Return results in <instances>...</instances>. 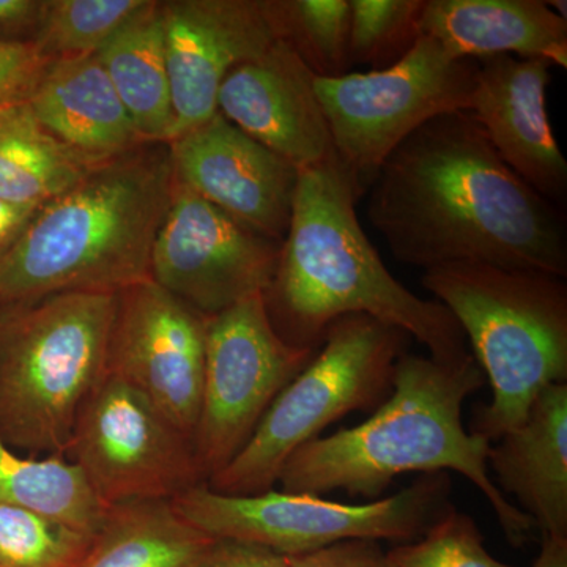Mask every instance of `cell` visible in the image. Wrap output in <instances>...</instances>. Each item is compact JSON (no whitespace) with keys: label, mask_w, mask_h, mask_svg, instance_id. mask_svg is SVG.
Segmentation results:
<instances>
[{"label":"cell","mask_w":567,"mask_h":567,"mask_svg":"<svg viewBox=\"0 0 567 567\" xmlns=\"http://www.w3.org/2000/svg\"><path fill=\"white\" fill-rule=\"evenodd\" d=\"M368 216L399 262L484 264L567 276L565 210L492 147L466 111L432 118L380 167Z\"/></svg>","instance_id":"1"},{"label":"cell","mask_w":567,"mask_h":567,"mask_svg":"<svg viewBox=\"0 0 567 567\" xmlns=\"http://www.w3.org/2000/svg\"><path fill=\"white\" fill-rule=\"evenodd\" d=\"M486 383L473 353L457 363L404 353L393 391L371 417L295 451L278 483L287 494L322 496L344 491L377 498L404 473L457 472L480 488L507 543L524 547L535 524L488 476L492 443L466 431L462 409Z\"/></svg>","instance_id":"2"},{"label":"cell","mask_w":567,"mask_h":567,"mask_svg":"<svg viewBox=\"0 0 567 567\" xmlns=\"http://www.w3.org/2000/svg\"><path fill=\"white\" fill-rule=\"evenodd\" d=\"M357 204L338 156L300 171L278 270L264 293L275 330L287 344L319 350L336 320L368 316L415 338L432 360H465L461 324L388 271L358 221Z\"/></svg>","instance_id":"3"},{"label":"cell","mask_w":567,"mask_h":567,"mask_svg":"<svg viewBox=\"0 0 567 567\" xmlns=\"http://www.w3.org/2000/svg\"><path fill=\"white\" fill-rule=\"evenodd\" d=\"M174 185L166 142H147L93 166L41 205L0 260V308L55 293H121L151 279L152 249Z\"/></svg>","instance_id":"4"},{"label":"cell","mask_w":567,"mask_h":567,"mask_svg":"<svg viewBox=\"0 0 567 567\" xmlns=\"http://www.w3.org/2000/svg\"><path fill=\"white\" fill-rule=\"evenodd\" d=\"M424 289L450 309L492 388L470 432L494 443L524 423L537 395L567 380L566 279L484 264L424 271Z\"/></svg>","instance_id":"5"},{"label":"cell","mask_w":567,"mask_h":567,"mask_svg":"<svg viewBox=\"0 0 567 567\" xmlns=\"http://www.w3.org/2000/svg\"><path fill=\"white\" fill-rule=\"evenodd\" d=\"M118 293L65 292L0 308V435L32 456L65 457L104 375Z\"/></svg>","instance_id":"6"},{"label":"cell","mask_w":567,"mask_h":567,"mask_svg":"<svg viewBox=\"0 0 567 567\" xmlns=\"http://www.w3.org/2000/svg\"><path fill=\"white\" fill-rule=\"evenodd\" d=\"M409 336L368 316L328 327L316 357L289 383L229 465L208 480L224 495H257L278 484L286 462L352 412L375 410L393 391Z\"/></svg>","instance_id":"7"},{"label":"cell","mask_w":567,"mask_h":567,"mask_svg":"<svg viewBox=\"0 0 567 567\" xmlns=\"http://www.w3.org/2000/svg\"><path fill=\"white\" fill-rule=\"evenodd\" d=\"M451 477L425 473L385 499L349 505L271 491L224 495L200 483L171 499L175 513L215 539L256 544L292 557L350 539L412 543L450 509Z\"/></svg>","instance_id":"8"},{"label":"cell","mask_w":567,"mask_h":567,"mask_svg":"<svg viewBox=\"0 0 567 567\" xmlns=\"http://www.w3.org/2000/svg\"><path fill=\"white\" fill-rule=\"evenodd\" d=\"M476 74V59L456 58L421 35L390 69L316 78L336 156L358 200L410 134L439 115L468 111Z\"/></svg>","instance_id":"9"},{"label":"cell","mask_w":567,"mask_h":567,"mask_svg":"<svg viewBox=\"0 0 567 567\" xmlns=\"http://www.w3.org/2000/svg\"><path fill=\"white\" fill-rule=\"evenodd\" d=\"M316 353L284 341L264 293L208 317L203 398L193 435L204 483L244 450L275 399Z\"/></svg>","instance_id":"10"},{"label":"cell","mask_w":567,"mask_h":567,"mask_svg":"<svg viewBox=\"0 0 567 567\" xmlns=\"http://www.w3.org/2000/svg\"><path fill=\"white\" fill-rule=\"evenodd\" d=\"M65 457L106 507L173 499L204 483L192 440L110 372L82 406Z\"/></svg>","instance_id":"11"},{"label":"cell","mask_w":567,"mask_h":567,"mask_svg":"<svg viewBox=\"0 0 567 567\" xmlns=\"http://www.w3.org/2000/svg\"><path fill=\"white\" fill-rule=\"evenodd\" d=\"M282 241L265 237L175 178L173 200L156 235L152 281L212 317L267 292Z\"/></svg>","instance_id":"12"},{"label":"cell","mask_w":567,"mask_h":567,"mask_svg":"<svg viewBox=\"0 0 567 567\" xmlns=\"http://www.w3.org/2000/svg\"><path fill=\"white\" fill-rule=\"evenodd\" d=\"M208 317L147 279L118 293L107 372L144 395L193 442Z\"/></svg>","instance_id":"13"},{"label":"cell","mask_w":567,"mask_h":567,"mask_svg":"<svg viewBox=\"0 0 567 567\" xmlns=\"http://www.w3.org/2000/svg\"><path fill=\"white\" fill-rule=\"evenodd\" d=\"M174 122L169 142L210 121L227 74L286 40L282 0L162 2Z\"/></svg>","instance_id":"14"},{"label":"cell","mask_w":567,"mask_h":567,"mask_svg":"<svg viewBox=\"0 0 567 567\" xmlns=\"http://www.w3.org/2000/svg\"><path fill=\"white\" fill-rule=\"evenodd\" d=\"M175 178L265 237L284 241L300 171L215 115L169 142Z\"/></svg>","instance_id":"15"},{"label":"cell","mask_w":567,"mask_h":567,"mask_svg":"<svg viewBox=\"0 0 567 567\" xmlns=\"http://www.w3.org/2000/svg\"><path fill=\"white\" fill-rule=\"evenodd\" d=\"M316 78L289 41H276L227 74L218 112L298 171L319 166L336 152Z\"/></svg>","instance_id":"16"},{"label":"cell","mask_w":567,"mask_h":567,"mask_svg":"<svg viewBox=\"0 0 567 567\" xmlns=\"http://www.w3.org/2000/svg\"><path fill=\"white\" fill-rule=\"evenodd\" d=\"M468 114L492 147L544 199L565 210L567 162L547 114L551 63L499 54L476 59Z\"/></svg>","instance_id":"17"},{"label":"cell","mask_w":567,"mask_h":567,"mask_svg":"<svg viewBox=\"0 0 567 567\" xmlns=\"http://www.w3.org/2000/svg\"><path fill=\"white\" fill-rule=\"evenodd\" d=\"M28 103L48 133L92 166L147 144L96 54L48 63Z\"/></svg>","instance_id":"18"},{"label":"cell","mask_w":567,"mask_h":567,"mask_svg":"<svg viewBox=\"0 0 567 567\" xmlns=\"http://www.w3.org/2000/svg\"><path fill=\"white\" fill-rule=\"evenodd\" d=\"M488 464L543 537L567 539V383L537 395L524 423L491 445Z\"/></svg>","instance_id":"19"},{"label":"cell","mask_w":567,"mask_h":567,"mask_svg":"<svg viewBox=\"0 0 567 567\" xmlns=\"http://www.w3.org/2000/svg\"><path fill=\"white\" fill-rule=\"evenodd\" d=\"M421 35L456 58L516 54L567 69V21L544 0H425Z\"/></svg>","instance_id":"20"},{"label":"cell","mask_w":567,"mask_h":567,"mask_svg":"<svg viewBox=\"0 0 567 567\" xmlns=\"http://www.w3.org/2000/svg\"><path fill=\"white\" fill-rule=\"evenodd\" d=\"M144 142L169 144L173 93L167 73L162 2L145 0L96 52Z\"/></svg>","instance_id":"21"},{"label":"cell","mask_w":567,"mask_h":567,"mask_svg":"<svg viewBox=\"0 0 567 567\" xmlns=\"http://www.w3.org/2000/svg\"><path fill=\"white\" fill-rule=\"evenodd\" d=\"M175 513L171 499L107 507L80 567H196L215 543Z\"/></svg>","instance_id":"22"},{"label":"cell","mask_w":567,"mask_h":567,"mask_svg":"<svg viewBox=\"0 0 567 567\" xmlns=\"http://www.w3.org/2000/svg\"><path fill=\"white\" fill-rule=\"evenodd\" d=\"M92 167L41 126L28 102L0 107V199L50 203Z\"/></svg>","instance_id":"23"},{"label":"cell","mask_w":567,"mask_h":567,"mask_svg":"<svg viewBox=\"0 0 567 567\" xmlns=\"http://www.w3.org/2000/svg\"><path fill=\"white\" fill-rule=\"evenodd\" d=\"M0 503L24 507L95 536L107 507L80 470L63 456H21L0 435Z\"/></svg>","instance_id":"24"},{"label":"cell","mask_w":567,"mask_h":567,"mask_svg":"<svg viewBox=\"0 0 567 567\" xmlns=\"http://www.w3.org/2000/svg\"><path fill=\"white\" fill-rule=\"evenodd\" d=\"M145 0H43L32 43L47 61L96 54Z\"/></svg>","instance_id":"25"},{"label":"cell","mask_w":567,"mask_h":567,"mask_svg":"<svg viewBox=\"0 0 567 567\" xmlns=\"http://www.w3.org/2000/svg\"><path fill=\"white\" fill-rule=\"evenodd\" d=\"M286 41L317 78H341L350 62V0H282Z\"/></svg>","instance_id":"26"},{"label":"cell","mask_w":567,"mask_h":567,"mask_svg":"<svg viewBox=\"0 0 567 567\" xmlns=\"http://www.w3.org/2000/svg\"><path fill=\"white\" fill-rule=\"evenodd\" d=\"M93 536L0 503V567H80Z\"/></svg>","instance_id":"27"},{"label":"cell","mask_w":567,"mask_h":567,"mask_svg":"<svg viewBox=\"0 0 567 567\" xmlns=\"http://www.w3.org/2000/svg\"><path fill=\"white\" fill-rule=\"evenodd\" d=\"M425 0H350V62L369 71L390 69L421 37Z\"/></svg>","instance_id":"28"},{"label":"cell","mask_w":567,"mask_h":567,"mask_svg":"<svg viewBox=\"0 0 567 567\" xmlns=\"http://www.w3.org/2000/svg\"><path fill=\"white\" fill-rule=\"evenodd\" d=\"M391 567H516L492 557L483 533L468 514H443L423 536L388 551Z\"/></svg>","instance_id":"29"},{"label":"cell","mask_w":567,"mask_h":567,"mask_svg":"<svg viewBox=\"0 0 567 567\" xmlns=\"http://www.w3.org/2000/svg\"><path fill=\"white\" fill-rule=\"evenodd\" d=\"M48 63L32 41H0V107L28 102Z\"/></svg>","instance_id":"30"},{"label":"cell","mask_w":567,"mask_h":567,"mask_svg":"<svg viewBox=\"0 0 567 567\" xmlns=\"http://www.w3.org/2000/svg\"><path fill=\"white\" fill-rule=\"evenodd\" d=\"M289 567H391L379 540L350 539L287 557Z\"/></svg>","instance_id":"31"},{"label":"cell","mask_w":567,"mask_h":567,"mask_svg":"<svg viewBox=\"0 0 567 567\" xmlns=\"http://www.w3.org/2000/svg\"><path fill=\"white\" fill-rule=\"evenodd\" d=\"M196 567H289L286 555L233 539H216Z\"/></svg>","instance_id":"32"},{"label":"cell","mask_w":567,"mask_h":567,"mask_svg":"<svg viewBox=\"0 0 567 567\" xmlns=\"http://www.w3.org/2000/svg\"><path fill=\"white\" fill-rule=\"evenodd\" d=\"M43 0H0V41H32Z\"/></svg>","instance_id":"33"},{"label":"cell","mask_w":567,"mask_h":567,"mask_svg":"<svg viewBox=\"0 0 567 567\" xmlns=\"http://www.w3.org/2000/svg\"><path fill=\"white\" fill-rule=\"evenodd\" d=\"M41 205L0 199V260L17 245Z\"/></svg>","instance_id":"34"},{"label":"cell","mask_w":567,"mask_h":567,"mask_svg":"<svg viewBox=\"0 0 567 567\" xmlns=\"http://www.w3.org/2000/svg\"><path fill=\"white\" fill-rule=\"evenodd\" d=\"M533 567H567V539L543 537L540 551Z\"/></svg>","instance_id":"35"}]
</instances>
